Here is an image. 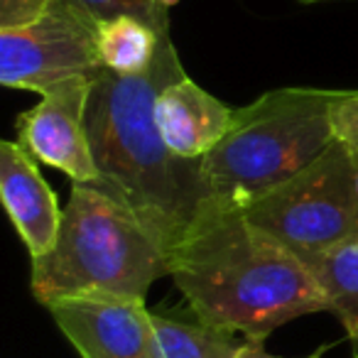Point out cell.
Listing matches in <instances>:
<instances>
[{
  "label": "cell",
  "mask_w": 358,
  "mask_h": 358,
  "mask_svg": "<svg viewBox=\"0 0 358 358\" xmlns=\"http://www.w3.org/2000/svg\"><path fill=\"white\" fill-rule=\"evenodd\" d=\"M0 196L30 258L50 253L59 238L64 209H59L57 194L42 177L37 159L17 140L0 143Z\"/></svg>",
  "instance_id": "9"
},
{
  "label": "cell",
  "mask_w": 358,
  "mask_h": 358,
  "mask_svg": "<svg viewBox=\"0 0 358 358\" xmlns=\"http://www.w3.org/2000/svg\"><path fill=\"white\" fill-rule=\"evenodd\" d=\"M334 138L358 157V91H336L331 101Z\"/></svg>",
  "instance_id": "15"
},
{
  "label": "cell",
  "mask_w": 358,
  "mask_h": 358,
  "mask_svg": "<svg viewBox=\"0 0 358 358\" xmlns=\"http://www.w3.org/2000/svg\"><path fill=\"white\" fill-rule=\"evenodd\" d=\"M172 273V255L118 199L71 185L57 245L32 260L30 287L42 307L71 297L143 299Z\"/></svg>",
  "instance_id": "3"
},
{
  "label": "cell",
  "mask_w": 358,
  "mask_h": 358,
  "mask_svg": "<svg viewBox=\"0 0 358 358\" xmlns=\"http://www.w3.org/2000/svg\"><path fill=\"white\" fill-rule=\"evenodd\" d=\"M94 76H79L50 89L40 103L17 115L15 123L17 143L35 159L62 169L71 185H99V167L86 130Z\"/></svg>",
  "instance_id": "7"
},
{
  "label": "cell",
  "mask_w": 358,
  "mask_h": 358,
  "mask_svg": "<svg viewBox=\"0 0 358 358\" xmlns=\"http://www.w3.org/2000/svg\"><path fill=\"white\" fill-rule=\"evenodd\" d=\"M358 157L334 140L312 164L243 211L302 263L358 241Z\"/></svg>",
  "instance_id": "5"
},
{
  "label": "cell",
  "mask_w": 358,
  "mask_h": 358,
  "mask_svg": "<svg viewBox=\"0 0 358 358\" xmlns=\"http://www.w3.org/2000/svg\"><path fill=\"white\" fill-rule=\"evenodd\" d=\"M236 108L201 89L187 74L162 86L155 101V123L164 145L185 159H204L234 125Z\"/></svg>",
  "instance_id": "10"
},
{
  "label": "cell",
  "mask_w": 358,
  "mask_h": 358,
  "mask_svg": "<svg viewBox=\"0 0 358 358\" xmlns=\"http://www.w3.org/2000/svg\"><path fill=\"white\" fill-rule=\"evenodd\" d=\"M336 91L285 86L236 108L226 138L201 159L221 209L245 211L278 189L334 143Z\"/></svg>",
  "instance_id": "4"
},
{
  "label": "cell",
  "mask_w": 358,
  "mask_h": 358,
  "mask_svg": "<svg viewBox=\"0 0 358 358\" xmlns=\"http://www.w3.org/2000/svg\"><path fill=\"white\" fill-rule=\"evenodd\" d=\"M157 3H159V6H162V8H167V10H169V8H172V6H177L179 0H157Z\"/></svg>",
  "instance_id": "18"
},
{
  "label": "cell",
  "mask_w": 358,
  "mask_h": 358,
  "mask_svg": "<svg viewBox=\"0 0 358 358\" xmlns=\"http://www.w3.org/2000/svg\"><path fill=\"white\" fill-rule=\"evenodd\" d=\"M329 346H322L319 351H314L312 356L307 358H322V353L327 351ZM236 358H282V356H273V353L265 351L263 341H253V338H243V343H241L238 353H236Z\"/></svg>",
  "instance_id": "17"
},
{
  "label": "cell",
  "mask_w": 358,
  "mask_h": 358,
  "mask_svg": "<svg viewBox=\"0 0 358 358\" xmlns=\"http://www.w3.org/2000/svg\"><path fill=\"white\" fill-rule=\"evenodd\" d=\"M182 74L172 32H164L148 74L118 76L101 66L86 103V130L99 167L94 187L130 209L169 255L214 201L201 159L174 155L155 123L157 94Z\"/></svg>",
  "instance_id": "1"
},
{
  "label": "cell",
  "mask_w": 358,
  "mask_h": 358,
  "mask_svg": "<svg viewBox=\"0 0 358 358\" xmlns=\"http://www.w3.org/2000/svg\"><path fill=\"white\" fill-rule=\"evenodd\" d=\"M101 69L96 20L57 0L37 22L0 32V84L47 94L55 86Z\"/></svg>",
  "instance_id": "6"
},
{
  "label": "cell",
  "mask_w": 358,
  "mask_h": 358,
  "mask_svg": "<svg viewBox=\"0 0 358 358\" xmlns=\"http://www.w3.org/2000/svg\"><path fill=\"white\" fill-rule=\"evenodd\" d=\"M66 3L96 22L113 15H138L155 25L169 22V10L159 6L157 0H66Z\"/></svg>",
  "instance_id": "14"
},
{
  "label": "cell",
  "mask_w": 358,
  "mask_h": 358,
  "mask_svg": "<svg viewBox=\"0 0 358 358\" xmlns=\"http://www.w3.org/2000/svg\"><path fill=\"white\" fill-rule=\"evenodd\" d=\"M169 22L155 25L138 15H113L96 22L101 66L118 76H140L152 69Z\"/></svg>",
  "instance_id": "11"
},
{
  "label": "cell",
  "mask_w": 358,
  "mask_h": 358,
  "mask_svg": "<svg viewBox=\"0 0 358 358\" xmlns=\"http://www.w3.org/2000/svg\"><path fill=\"white\" fill-rule=\"evenodd\" d=\"M302 6H314V3H331V0H297Z\"/></svg>",
  "instance_id": "19"
},
{
  "label": "cell",
  "mask_w": 358,
  "mask_h": 358,
  "mask_svg": "<svg viewBox=\"0 0 358 358\" xmlns=\"http://www.w3.org/2000/svg\"><path fill=\"white\" fill-rule=\"evenodd\" d=\"M47 312L81 358H164L155 314L143 299L71 297Z\"/></svg>",
  "instance_id": "8"
},
{
  "label": "cell",
  "mask_w": 358,
  "mask_h": 358,
  "mask_svg": "<svg viewBox=\"0 0 358 358\" xmlns=\"http://www.w3.org/2000/svg\"><path fill=\"white\" fill-rule=\"evenodd\" d=\"M169 278L196 322L253 341L304 314L329 312L307 263L243 211L216 201L172 253Z\"/></svg>",
  "instance_id": "2"
},
{
  "label": "cell",
  "mask_w": 358,
  "mask_h": 358,
  "mask_svg": "<svg viewBox=\"0 0 358 358\" xmlns=\"http://www.w3.org/2000/svg\"><path fill=\"white\" fill-rule=\"evenodd\" d=\"M356 185H358V177H356Z\"/></svg>",
  "instance_id": "20"
},
{
  "label": "cell",
  "mask_w": 358,
  "mask_h": 358,
  "mask_svg": "<svg viewBox=\"0 0 358 358\" xmlns=\"http://www.w3.org/2000/svg\"><path fill=\"white\" fill-rule=\"evenodd\" d=\"M155 314L164 358H236L241 348L238 334L206 327L201 322H177L164 314Z\"/></svg>",
  "instance_id": "13"
},
{
  "label": "cell",
  "mask_w": 358,
  "mask_h": 358,
  "mask_svg": "<svg viewBox=\"0 0 358 358\" xmlns=\"http://www.w3.org/2000/svg\"><path fill=\"white\" fill-rule=\"evenodd\" d=\"M329 312L346 329L351 356L358 358V241L334 248L309 263Z\"/></svg>",
  "instance_id": "12"
},
{
  "label": "cell",
  "mask_w": 358,
  "mask_h": 358,
  "mask_svg": "<svg viewBox=\"0 0 358 358\" xmlns=\"http://www.w3.org/2000/svg\"><path fill=\"white\" fill-rule=\"evenodd\" d=\"M57 0H0V32L37 22Z\"/></svg>",
  "instance_id": "16"
}]
</instances>
